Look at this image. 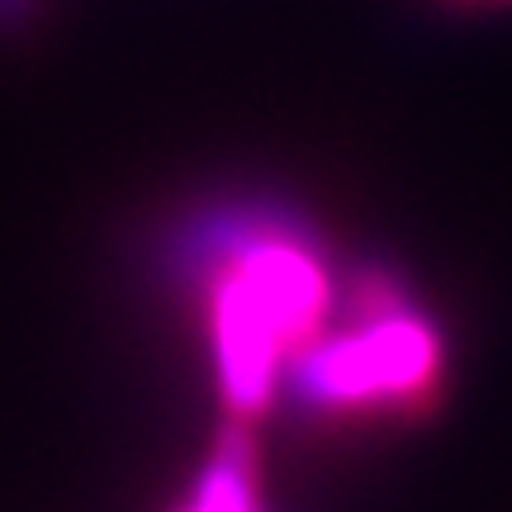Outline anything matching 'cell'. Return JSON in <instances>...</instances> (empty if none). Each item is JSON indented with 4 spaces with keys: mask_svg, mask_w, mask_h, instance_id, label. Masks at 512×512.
I'll list each match as a JSON object with an SVG mask.
<instances>
[{
    "mask_svg": "<svg viewBox=\"0 0 512 512\" xmlns=\"http://www.w3.org/2000/svg\"><path fill=\"white\" fill-rule=\"evenodd\" d=\"M166 275L204 294L209 347L228 408L256 418L280 389L285 356L328 318L323 238L280 195H228L190 209L162 242Z\"/></svg>",
    "mask_w": 512,
    "mask_h": 512,
    "instance_id": "6da1fadb",
    "label": "cell"
},
{
    "mask_svg": "<svg viewBox=\"0 0 512 512\" xmlns=\"http://www.w3.org/2000/svg\"><path fill=\"white\" fill-rule=\"evenodd\" d=\"M437 323L403 294L399 275L366 266L351 290V318L285 361L280 384L294 413L347 418L422 403L437 384Z\"/></svg>",
    "mask_w": 512,
    "mask_h": 512,
    "instance_id": "7a4b0ae2",
    "label": "cell"
},
{
    "mask_svg": "<svg viewBox=\"0 0 512 512\" xmlns=\"http://www.w3.org/2000/svg\"><path fill=\"white\" fill-rule=\"evenodd\" d=\"M34 5L38 0H0V29H5V34H15L19 24H29Z\"/></svg>",
    "mask_w": 512,
    "mask_h": 512,
    "instance_id": "3957f363",
    "label": "cell"
}]
</instances>
